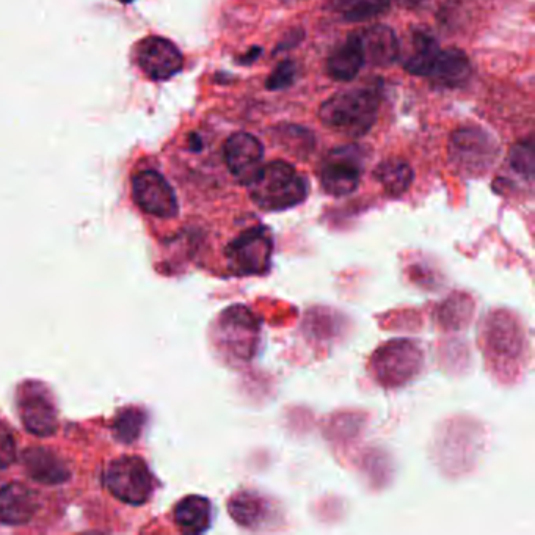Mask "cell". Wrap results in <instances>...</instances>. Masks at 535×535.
<instances>
[{"label":"cell","mask_w":535,"mask_h":535,"mask_svg":"<svg viewBox=\"0 0 535 535\" xmlns=\"http://www.w3.org/2000/svg\"><path fill=\"white\" fill-rule=\"evenodd\" d=\"M363 151L360 146H339L330 151L319 165L322 189L333 197H346L357 190L363 173Z\"/></svg>","instance_id":"4"},{"label":"cell","mask_w":535,"mask_h":535,"mask_svg":"<svg viewBox=\"0 0 535 535\" xmlns=\"http://www.w3.org/2000/svg\"><path fill=\"white\" fill-rule=\"evenodd\" d=\"M272 234L264 226H253L226 248V259L236 275H263L272 263Z\"/></svg>","instance_id":"6"},{"label":"cell","mask_w":535,"mask_h":535,"mask_svg":"<svg viewBox=\"0 0 535 535\" xmlns=\"http://www.w3.org/2000/svg\"><path fill=\"white\" fill-rule=\"evenodd\" d=\"M423 366V352L412 341L396 339L385 344L372 358L375 379L383 386H401Z\"/></svg>","instance_id":"5"},{"label":"cell","mask_w":535,"mask_h":535,"mask_svg":"<svg viewBox=\"0 0 535 535\" xmlns=\"http://www.w3.org/2000/svg\"><path fill=\"white\" fill-rule=\"evenodd\" d=\"M393 0H332V10L347 22H363L390 10Z\"/></svg>","instance_id":"22"},{"label":"cell","mask_w":535,"mask_h":535,"mask_svg":"<svg viewBox=\"0 0 535 535\" xmlns=\"http://www.w3.org/2000/svg\"><path fill=\"white\" fill-rule=\"evenodd\" d=\"M397 4L405 8H415L423 4L424 0H396Z\"/></svg>","instance_id":"28"},{"label":"cell","mask_w":535,"mask_h":535,"mask_svg":"<svg viewBox=\"0 0 535 535\" xmlns=\"http://www.w3.org/2000/svg\"><path fill=\"white\" fill-rule=\"evenodd\" d=\"M226 167L237 181L250 186L263 168L264 146L255 135L236 132L223 148Z\"/></svg>","instance_id":"12"},{"label":"cell","mask_w":535,"mask_h":535,"mask_svg":"<svg viewBox=\"0 0 535 535\" xmlns=\"http://www.w3.org/2000/svg\"><path fill=\"white\" fill-rule=\"evenodd\" d=\"M228 510L237 525L248 529L261 528L272 514L269 501L255 492L236 493L228 503Z\"/></svg>","instance_id":"18"},{"label":"cell","mask_w":535,"mask_h":535,"mask_svg":"<svg viewBox=\"0 0 535 535\" xmlns=\"http://www.w3.org/2000/svg\"><path fill=\"white\" fill-rule=\"evenodd\" d=\"M374 176L388 195L401 197L402 193L407 192L412 186L415 173L407 162L390 159L375 168Z\"/></svg>","instance_id":"21"},{"label":"cell","mask_w":535,"mask_h":535,"mask_svg":"<svg viewBox=\"0 0 535 535\" xmlns=\"http://www.w3.org/2000/svg\"><path fill=\"white\" fill-rule=\"evenodd\" d=\"M24 463L30 476L43 484H60L68 477L65 463L48 449H30L24 454Z\"/></svg>","instance_id":"20"},{"label":"cell","mask_w":535,"mask_h":535,"mask_svg":"<svg viewBox=\"0 0 535 535\" xmlns=\"http://www.w3.org/2000/svg\"><path fill=\"white\" fill-rule=\"evenodd\" d=\"M496 153L493 139L477 128L459 129L449 143L452 162L463 172H484L495 161Z\"/></svg>","instance_id":"10"},{"label":"cell","mask_w":535,"mask_h":535,"mask_svg":"<svg viewBox=\"0 0 535 535\" xmlns=\"http://www.w3.org/2000/svg\"><path fill=\"white\" fill-rule=\"evenodd\" d=\"M473 74L470 59L465 52L457 48H449L446 51H440L434 66L429 73V79L432 84L438 88H462L468 84Z\"/></svg>","instance_id":"13"},{"label":"cell","mask_w":535,"mask_h":535,"mask_svg":"<svg viewBox=\"0 0 535 535\" xmlns=\"http://www.w3.org/2000/svg\"><path fill=\"white\" fill-rule=\"evenodd\" d=\"M16 457V441L11 430L0 423V470L10 466Z\"/></svg>","instance_id":"26"},{"label":"cell","mask_w":535,"mask_h":535,"mask_svg":"<svg viewBox=\"0 0 535 535\" xmlns=\"http://www.w3.org/2000/svg\"><path fill=\"white\" fill-rule=\"evenodd\" d=\"M37 509V493L26 485L8 484L0 488V521L5 525H26Z\"/></svg>","instance_id":"14"},{"label":"cell","mask_w":535,"mask_h":535,"mask_svg":"<svg viewBox=\"0 0 535 535\" xmlns=\"http://www.w3.org/2000/svg\"><path fill=\"white\" fill-rule=\"evenodd\" d=\"M360 35V33H358ZM364 63L372 66H390L399 59L401 43L396 33L388 26H374L364 30L360 35Z\"/></svg>","instance_id":"15"},{"label":"cell","mask_w":535,"mask_h":535,"mask_svg":"<svg viewBox=\"0 0 535 535\" xmlns=\"http://www.w3.org/2000/svg\"><path fill=\"white\" fill-rule=\"evenodd\" d=\"M363 65L364 57L360 35L352 33L328 57L327 71L335 81L347 82L357 77Z\"/></svg>","instance_id":"17"},{"label":"cell","mask_w":535,"mask_h":535,"mask_svg":"<svg viewBox=\"0 0 535 535\" xmlns=\"http://www.w3.org/2000/svg\"><path fill=\"white\" fill-rule=\"evenodd\" d=\"M132 65L150 81H168L181 73L184 57L167 38L146 37L132 48Z\"/></svg>","instance_id":"7"},{"label":"cell","mask_w":535,"mask_h":535,"mask_svg":"<svg viewBox=\"0 0 535 535\" xmlns=\"http://www.w3.org/2000/svg\"><path fill=\"white\" fill-rule=\"evenodd\" d=\"M106 484L112 495L123 503L140 506L153 495V476L137 455H123L110 463Z\"/></svg>","instance_id":"3"},{"label":"cell","mask_w":535,"mask_h":535,"mask_svg":"<svg viewBox=\"0 0 535 535\" xmlns=\"http://www.w3.org/2000/svg\"><path fill=\"white\" fill-rule=\"evenodd\" d=\"M19 416L26 429L38 437H49L55 434L57 408L51 393L41 383L26 382L18 390Z\"/></svg>","instance_id":"9"},{"label":"cell","mask_w":535,"mask_h":535,"mask_svg":"<svg viewBox=\"0 0 535 535\" xmlns=\"http://www.w3.org/2000/svg\"><path fill=\"white\" fill-rule=\"evenodd\" d=\"M295 76H297V66L291 60H286L272 71L267 79L266 87L272 91L286 90L294 84Z\"/></svg>","instance_id":"25"},{"label":"cell","mask_w":535,"mask_h":535,"mask_svg":"<svg viewBox=\"0 0 535 535\" xmlns=\"http://www.w3.org/2000/svg\"><path fill=\"white\" fill-rule=\"evenodd\" d=\"M220 346L236 360L248 361L255 355L259 339V322L244 306L228 308L220 316Z\"/></svg>","instance_id":"8"},{"label":"cell","mask_w":535,"mask_h":535,"mask_svg":"<svg viewBox=\"0 0 535 535\" xmlns=\"http://www.w3.org/2000/svg\"><path fill=\"white\" fill-rule=\"evenodd\" d=\"M510 167L514 168L515 172L525 176V178L532 179L534 176V148H532L531 140L520 143L515 146L509 156Z\"/></svg>","instance_id":"24"},{"label":"cell","mask_w":535,"mask_h":535,"mask_svg":"<svg viewBox=\"0 0 535 535\" xmlns=\"http://www.w3.org/2000/svg\"><path fill=\"white\" fill-rule=\"evenodd\" d=\"M132 197L140 209L154 217L172 219L178 214L175 190L156 170H142L135 173L132 178Z\"/></svg>","instance_id":"11"},{"label":"cell","mask_w":535,"mask_h":535,"mask_svg":"<svg viewBox=\"0 0 535 535\" xmlns=\"http://www.w3.org/2000/svg\"><path fill=\"white\" fill-rule=\"evenodd\" d=\"M143 423H145V418L140 410L137 408L124 410L115 423V434H117L118 440L123 441V443H132V441L137 440L142 432Z\"/></svg>","instance_id":"23"},{"label":"cell","mask_w":535,"mask_h":535,"mask_svg":"<svg viewBox=\"0 0 535 535\" xmlns=\"http://www.w3.org/2000/svg\"><path fill=\"white\" fill-rule=\"evenodd\" d=\"M176 525L190 534L208 531L212 521V504L208 498L190 495L179 501L175 509Z\"/></svg>","instance_id":"19"},{"label":"cell","mask_w":535,"mask_h":535,"mask_svg":"<svg viewBox=\"0 0 535 535\" xmlns=\"http://www.w3.org/2000/svg\"><path fill=\"white\" fill-rule=\"evenodd\" d=\"M250 197L264 211H284L299 206L308 197V182L288 162L263 165L250 184Z\"/></svg>","instance_id":"2"},{"label":"cell","mask_w":535,"mask_h":535,"mask_svg":"<svg viewBox=\"0 0 535 535\" xmlns=\"http://www.w3.org/2000/svg\"><path fill=\"white\" fill-rule=\"evenodd\" d=\"M259 55H261V48H253L252 51L247 52V54L242 57V65H250V63H253L258 59Z\"/></svg>","instance_id":"27"},{"label":"cell","mask_w":535,"mask_h":535,"mask_svg":"<svg viewBox=\"0 0 535 535\" xmlns=\"http://www.w3.org/2000/svg\"><path fill=\"white\" fill-rule=\"evenodd\" d=\"M440 46L437 40L430 35L427 30H415L410 35L407 46H405L404 57H402V66L407 73L413 76H429L438 54H440Z\"/></svg>","instance_id":"16"},{"label":"cell","mask_w":535,"mask_h":535,"mask_svg":"<svg viewBox=\"0 0 535 535\" xmlns=\"http://www.w3.org/2000/svg\"><path fill=\"white\" fill-rule=\"evenodd\" d=\"M380 96L375 88H352L339 91L322 104V123L347 137L368 134L379 115Z\"/></svg>","instance_id":"1"}]
</instances>
